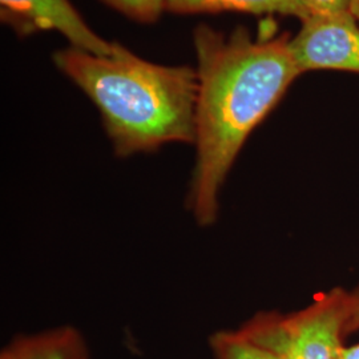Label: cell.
<instances>
[{
  "label": "cell",
  "instance_id": "6da1fadb",
  "mask_svg": "<svg viewBox=\"0 0 359 359\" xmlns=\"http://www.w3.org/2000/svg\"><path fill=\"white\" fill-rule=\"evenodd\" d=\"M198 93L194 115L196 161L187 208L200 226L216 222L219 192L252 130L299 76L289 39H252L245 28L225 36L194 29Z\"/></svg>",
  "mask_w": 359,
  "mask_h": 359
},
{
  "label": "cell",
  "instance_id": "7a4b0ae2",
  "mask_svg": "<svg viewBox=\"0 0 359 359\" xmlns=\"http://www.w3.org/2000/svg\"><path fill=\"white\" fill-rule=\"evenodd\" d=\"M53 62L97 107L117 156L194 142L196 69L154 65L118 43L107 56L69 47Z\"/></svg>",
  "mask_w": 359,
  "mask_h": 359
},
{
  "label": "cell",
  "instance_id": "3957f363",
  "mask_svg": "<svg viewBox=\"0 0 359 359\" xmlns=\"http://www.w3.org/2000/svg\"><path fill=\"white\" fill-rule=\"evenodd\" d=\"M354 308L355 299L338 293L292 316L259 314L240 333L273 359H337Z\"/></svg>",
  "mask_w": 359,
  "mask_h": 359
},
{
  "label": "cell",
  "instance_id": "277c9868",
  "mask_svg": "<svg viewBox=\"0 0 359 359\" xmlns=\"http://www.w3.org/2000/svg\"><path fill=\"white\" fill-rule=\"evenodd\" d=\"M289 50L299 74L313 69L359 74L358 20L351 13H313L289 40Z\"/></svg>",
  "mask_w": 359,
  "mask_h": 359
},
{
  "label": "cell",
  "instance_id": "5b68a950",
  "mask_svg": "<svg viewBox=\"0 0 359 359\" xmlns=\"http://www.w3.org/2000/svg\"><path fill=\"white\" fill-rule=\"evenodd\" d=\"M1 20L20 35L56 31L75 47L93 55L107 56L114 43L97 36L69 0H0Z\"/></svg>",
  "mask_w": 359,
  "mask_h": 359
},
{
  "label": "cell",
  "instance_id": "8992f818",
  "mask_svg": "<svg viewBox=\"0 0 359 359\" xmlns=\"http://www.w3.org/2000/svg\"><path fill=\"white\" fill-rule=\"evenodd\" d=\"M0 359H90V354L83 335L72 326H62L16 337Z\"/></svg>",
  "mask_w": 359,
  "mask_h": 359
},
{
  "label": "cell",
  "instance_id": "52a82bcc",
  "mask_svg": "<svg viewBox=\"0 0 359 359\" xmlns=\"http://www.w3.org/2000/svg\"><path fill=\"white\" fill-rule=\"evenodd\" d=\"M165 10L176 13H280L302 22L313 15L305 0H165Z\"/></svg>",
  "mask_w": 359,
  "mask_h": 359
},
{
  "label": "cell",
  "instance_id": "ba28073f",
  "mask_svg": "<svg viewBox=\"0 0 359 359\" xmlns=\"http://www.w3.org/2000/svg\"><path fill=\"white\" fill-rule=\"evenodd\" d=\"M209 346L215 359H273L240 332H217L210 335Z\"/></svg>",
  "mask_w": 359,
  "mask_h": 359
},
{
  "label": "cell",
  "instance_id": "9c48e42d",
  "mask_svg": "<svg viewBox=\"0 0 359 359\" xmlns=\"http://www.w3.org/2000/svg\"><path fill=\"white\" fill-rule=\"evenodd\" d=\"M117 11L142 23H154L165 10V0H103Z\"/></svg>",
  "mask_w": 359,
  "mask_h": 359
},
{
  "label": "cell",
  "instance_id": "30bf717a",
  "mask_svg": "<svg viewBox=\"0 0 359 359\" xmlns=\"http://www.w3.org/2000/svg\"><path fill=\"white\" fill-rule=\"evenodd\" d=\"M311 13H351L353 0H305Z\"/></svg>",
  "mask_w": 359,
  "mask_h": 359
},
{
  "label": "cell",
  "instance_id": "8fae6325",
  "mask_svg": "<svg viewBox=\"0 0 359 359\" xmlns=\"http://www.w3.org/2000/svg\"><path fill=\"white\" fill-rule=\"evenodd\" d=\"M337 359H359V345L353 347H341Z\"/></svg>",
  "mask_w": 359,
  "mask_h": 359
},
{
  "label": "cell",
  "instance_id": "7c38bea8",
  "mask_svg": "<svg viewBox=\"0 0 359 359\" xmlns=\"http://www.w3.org/2000/svg\"><path fill=\"white\" fill-rule=\"evenodd\" d=\"M351 13L354 15V18L358 20L359 23V0H353V3H351Z\"/></svg>",
  "mask_w": 359,
  "mask_h": 359
},
{
  "label": "cell",
  "instance_id": "4fadbf2b",
  "mask_svg": "<svg viewBox=\"0 0 359 359\" xmlns=\"http://www.w3.org/2000/svg\"><path fill=\"white\" fill-rule=\"evenodd\" d=\"M353 321H359V301L355 299V308H354V313H353V317H351Z\"/></svg>",
  "mask_w": 359,
  "mask_h": 359
}]
</instances>
